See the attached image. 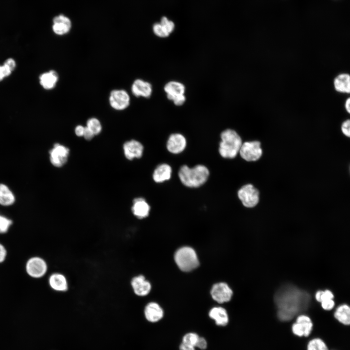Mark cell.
Wrapping results in <instances>:
<instances>
[{"instance_id": "cell-1", "label": "cell", "mask_w": 350, "mask_h": 350, "mask_svg": "<svg viewBox=\"0 0 350 350\" xmlns=\"http://www.w3.org/2000/svg\"><path fill=\"white\" fill-rule=\"evenodd\" d=\"M310 300V296L306 291L290 285L281 287L274 297L279 318L283 321L292 319L307 309Z\"/></svg>"}, {"instance_id": "cell-2", "label": "cell", "mask_w": 350, "mask_h": 350, "mask_svg": "<svg viewBox=\"0 0 350 350\" xmlns=\"http://www.w3.org/2000/svg\"><path fill=\"white\" fill-rule=\"evenodd\" d=\"M209 176L208 169L203 165H197L192 168L183 165L178 171V177L181 183L190 188H196L202 185L206 182Z\"/></svg>"}, {"instance_id": "cell-3", "label": "cell", "mask_w": 350, "mask_h": 350, "mask_svg": "<svg viewBox=\"0 0 350 350\" xmlns=\"http://www.w3.org/2000/svg\"><path fill=\"white\" fill-rule=\"evenodd\" d=\"M219 152L225 158H233L239 153L242 141L240 136L234 130L227 129L221 134Z\"/></svg>"}, {"instance_id": "cell-4", "label": "cell", "mask_w": 350, "mask_h": 350, "mask_svg": "<svg viewBox=\"0 0 350 350\" xmlns=\"http://www.w3.org/2000/svg\"><path fill=\"white\" fill-rule=\"evenodd\" d=\"M175 260L179 268L184 272L191 271L199 265L195 251L189 246L178 249L175 253Z\"/></svg>"}, {"instance_id": "cell-5", "label": "cell", "mask_w": 350, "mask_h": 350, "mask_svg": "<svg viewBox=\"0 0 350 350\" xmlns=\"http://www.w3.org/2000/svg\"><path fill=\"white\" fill-rule=\"evenodd\" d=\"M164 90L167 98L176 105H181L186 101L184 95L185 87L181 82L176 81L168 82L164 86Z\"/></svg>"}, {"instance_id": "cell-6", "label": "cell", "mask_w": 350, "mask_h": 350, "mask_svg": "<svg viewBox=\"0 0 350 350\" xmlns=\"http://www.w3.org/2000/svg\"><path fill=\"white\" fill-rule=\"evenodd\" d=\"M25 270L31 277L39 279L43 277L47 272L48 265L46 261L40 257L30 258L26 262Z\"/></svg>"}, {"instance_id": "cell-7", "label": "cell", "mask_w": 350, "mask_h": 350, "mask_svg": "<svg viewBox=\"0 0 350 350\" xmlns=\"http://www.w3.org/2000/svg\"><path fill=\"white\" fill-rule=\"evenodd\" d=\"M238 196L243 205L247 208L256 206L259 201V192L252 184L243 186L238 192Z\"/></svg>"}, {"instance_id": "cell-8", "label": "cell", "mask_w": 350, "mask_h": 350, "mask_svg": "<svg viewBox=\"0 0 350 350\" xmlns=\"http://www.w3.org/2000/svg\"><path fill=\"white\" fill-rule=\"evenodd\" d=\"M241 157L247 161H255L262 155L261 143L258 141H246L242 143L239 150Z\"/></svg>"}, {"instance_id": "cell-9", "label": "cell", "mask_w": 350, "mask_h": 350, "mask_svg": "<svg viewBox=\"0 0 350 350\" xmlns=\"http://www.w3.org/2000/svg\"><path fill=\"white\" fill-rule=\"evenodd\" d=\"M130 284L134 295L139 297L147 296L152 289L151 283L142 274L133 276L130 280Z\"/></svg>"}, {"instance_id": "cell-10", "label": "cell", "mask_w": 350, "mask_h": 350, "mask_svg": "<svg viewBox=\"0 0 350 350\" xmlns=\"http://www.w3.org/2000/svg\"><path fill=\"white\" fill-rule=\"evenodd\" d=\"M130 96L123 89H114L111 91L109 102L110 106L117 110L126 109L130 104Z\"/></svg>"}, {"instance_id": "cell-11", "label": "cell", "mask_w": 350, "mask_h": 350, "mask_svg": "<svg viewBox=\"0 0 350 350\" xmlns=\"http://www.w3.org/2000/svg\"><path fill=\"white\" fill-rule=\"evenodd\" d=\"M70 150L59 143H55L49 152L51 163L56 167H61L67 162Z\"/></svg>"}, {"instance_id": "cell-12", "label": "cell", "mask_w": 350, "mask_h": 350, "mask_svg": "<svg viewBox=\"0 0 350 350\" xmlns=\"http://www.w3.org/2000/svg\"><path fill=\"white\" fill-rule=\"evenodd\" d=\"M210 294L214 300L220 303L229 301L233 292L228 285L225 282H219L212 286Z\"/></svg>"}, {"instance_id": "cell-13", "label": "cell", "mask_w": 350, "mask_h": 350, "mask_svg": "<svg viewBox=\"0 0 350 350\" xmlns=\"http://www.w3.org/2000/svg\"><path fill=\"white\" fill-rule=\"evenodd\" d=\"M50 287L58 292H66L69 288V282L67 277L61 273H53L48 280Z\"/></svg>"}, {"instance_id": "cell-14", "label": "cell", "mask_w": 350, "mask_h": 350, "mask_svg": "<svg viewBox=\"0 0 350 350\" xmlns=\"http://www.w3.org/2000/svg\"><path fill=\"white\" fill-rule=\"evenodd\" d=\"M186 146V140L184 136L179 133L171 134L167 140V148L173 154H178L182 152Z\"/></svg>"}, {"instance_id": "cell-15", "label": "cell", "mask_w": 350, "mask_h": 350, "mask_svg": "<svg viewBox=\"0 0 350 350\" xmlns=\"http://www.w3.org/2000/svg\"><path fill=\"white\" fill-rule=\"evenodd\" d=\"M123 149L125 157L129 160L141 158L143 151V145L139 141L134 140L125 142Z\"/></svg>"}, {"instance_id": "cell-16", "label": "cell", "mask_w": 350, "mask_h": 350, "mask_svg": "<svg viewBox=\"0 0 350 350\" xmlns=\"http://www.w3.org/2000/svg\"><path fill=\"white\" fill-rule=\"evenodd\" d=\"M152 86L147 81L142 79H137L132 84L131 91L136 97H142L149 98L152 93Z\"/></svg>"}, {"instance_id": "cell-17", "label": "cell", "mask_w": 350, "mask_h": 350, "mask_svg": "<svg viewBox=\"0 0 350 350\" xmlns=\"http://www.w3.org/2000/svg\"><path fill=\"white\" fill-rule=\"evenodd\" d=\"M163 311L160 305L156 302L148 303L144 309V315L147 321L157 322L163 316Z\"/></svg>"}, {"instance_id": "cell-18", "label": "cell", "mask_w": 350, "mask_h": 350, "mask_svg": "<svg viewBox=\"0 0 350 350\" xmlns=\"http://www.w3.org/2000/svg\"><path fill=\"white\" fill-rule=\"evenodd\" d=\"M71 23L67 17L60 15L55 17L53 20L52 30L57 35H64L70 30Z\"/></svg>"}, {"instance_id": "cell-19", "label": "cell", "mask_w": 350, "mask_h": 350, "mask_svg": "<svg viewBox=\"0 0 350 350\" xmlns=\"http://www.w3.org/2000/svg\"><path fill=\"white\" fill-rule=\"evenodd\" d=\"M150 207L143 198H135L133 202L132 211L134 215L139 219L148 216Z\"/></svg>"}, {"instance_id": "cell-20", "label": "cell", "mask_w": 350, "mask_h": 350, "mask_svg": "<svg viewBox=\"0 0 350 350\" xmlns=\"http://www.w3.org/2000/svg\"><path fill=\"white\" fill-rule=\"evenodd\" d=\"M58 80V75L53 70L44 72L39 76V83L41 86L45 89H53L56 85Z\"/></svg>"}, {"instance_id": "cell-21", "label": "cell", "mask_w": 350, "mask_h": 350, "mask_svg": "<svg viewBox=\"0 0 350 350\" xmlns=\"http://www.w3.org/2000/svg\"><path fill=\"white\" fill-rule=\"evenodd\" d=\"M172 168L167 164L159 165L154 170L153 178L157 183H160L169 180L171 176Z\"/></svg>"}, {"instance_id": "cell-22", "label": "cell", "mask_w": 350, "mask_h": 350, "mask_svg": "<svg viewBox=\"0 0 350 350\" xmlns=\"http://www.w3.org/2000/svg\"><path fill=\"white\" fill-rule=\"evenodd\" d=\"M210 317L215 320L216 325L225 326L228 322V317L226 310L220 307H214L209 312Z\"/></svg>"}, {"instance_id": "cell-23", "label": "cell", "mask_w": 350, "mask_h": 350, "mask_svg": "<svg viewBox=\"0 0 350 350\" xmlns=\"http://www.w3.org/2000/svg\"><path fill=\"white\" fill-rule=\"evenodd\" d=\"M335 90L341 93H349L350 92V76L347 73H341L334 80Z\"/></svg>"}, {"instance_id": "cell-24", "label": "cell", "mask_w": 350, "mask_h": 350, "mask_svg": "<svg viewBox=\"0 0 350 350\" xmlns=\"http://www.w3.org/2000/svg\"><path fill=\"white\" fill-rule=\"evenodd\" d=\"M15 202V196L9 187L2 183L0 184V205L9 206Z\"/></svg>"}, {"instance_id": "cell-25", "label": "cell", "mask_w": 350, "mask_h": 350, "mask_svg": "<svg viewBox=\"0 0 350 350\" xmlns=\"http://www.w3.org/2000/svg\"><path fill=\"white\" fill-rule=\"evenodd\" d=\"M335 318L340 323L348 325L350 323V308L346 304L339 306L334 313Z\"/></svg>"}, {"instance_id": "cell-26", "label": "cell", "mask_w": 350, "mask_h": 350, "mask_svg": "<svg viewBox=\"0 0 350 350\" xmlns=\"http://www.w3.org/2000/svg\"><path fill=\"white\" fill-rule=\"evenodd\" d=\"M304 332V336H308L311 333L313 323L309 317L305 315H299L296 320Z\"/></svg>"}, {"instance_id": "cell-27", "label": "cell", "mask_w": 350, "mask_h": 350, "mask_svg": "<svg viewBox=\"0 0 350 350\" xmlns=\"http://www.w3.org/2000/svg\"><path fill=\"white\" fill-rule=\"evenodd\" d=\"M86 127L91 131L94 135L99 134L102 131L101 123L96 118L89 119L87 122Z\"/></svg>"}, {"instance_id": "cell-28", "label": "cell", "mask_w": 350, "mask_h": 350, "mask_svg": "<svg viewBox=\"0 0 350 350\" xmlns=\"http://www.w3.org/2000/svg\"><path fill=\"white\" fill-rule=\"evenodd\" d=\"M307 350H328V349L322 340L314 338L309 342Z\"/></svg>"}, {"instance_id": "cell-29", "label": "cell", "mask_w": 350, "mask_h": 350, "mask_svg": "<svg viewBox=\"0 0 350 350\" xmlns=\"http://www.w3.org/2000/svg\"><path fill=\"white\" fill-rule=\"evenodd\" d=\"M12 223V220L0 214V234L7 232Z\"/></svg>"}, {"instance_id": "cell-30", "label": "cell", "mask_w": 350, "mask_h": 350, "mask_svg": "<svg viewBox=\"0 0 350 350\" xmlns=\"http://www.w3.org/2000/svg\"><path fill=\"white\" fill-rule=\"evenodd\" d=\"M315 297L316 300L320 302L325 300L332 299L334 298L332 293L328 290L317 291Z\"/></svg>"}, {"instance_id": "cell-31", "label": "cell", "mask_w": 350, "mask_h": 350, "mask_svg": "<svg viewBox=\"0 0 350 350\" xmlns=\"http://www.w3.org/2000/svg\"><path fill=\"white\" fill-rule=\"evenodd\" d=\"M199 338V336L195 333H188L183 336L182 342L195 347Z\"/></svg>"}, {"instance_id": "cell-32", "label": "cell", "mask_w": 350, "mask_h": 350, "mask_svg": "<svg viewBox=\"0 0 350 350\" xmlns=\"http://www.w3.org/2000/svg\"><path fill=\"white\" fill-rule=\"evenodd\" d=\"M160 24L169 35L173 31L175 28L173 22L169 20L165 17L161 18Z\"/></svg>"}, {"instance_id": "cell-33", "label": "cell", "mask_w": 350, "mask_h": 350, "mask_svg": "<svg viewBox=\"0 0 350 350\" xmlns=\"http://www.w3.org/2000/svg\"><path fill=\"white\" fill-rule=\"evenodd\" d=\"M155 34L160 37H166L169 34L164 30L160 23H156L153 26Z\"/></svg>"}, {"instance_id": "cell-34", "label": "cell", "mask_w": 350, "mask_h": 350, "mask_svg": "<svg viewBox=\"0 0 350 350\" xmlns=\"http://www.w3.org/2000/svg\"><path fill=\"white\" fill-rule=\"evenodd\" d=\"M341 130L343 133L347 137L350 136V121L347 120L344 121L341 126Z\"/></svg>"}, {"instance_id": "cell-35", "label": "cell", "mask_w": 350, "mask_h": 350, "mask_svg": "<svg viewBox=\"0 0 350 350\" xmlns=\"http://www.w3.org/2000/svg\"><path fill=\"white\" fill-rule=\"evenodd\" d=\"M321 303L323 309L327 311L332 310L334 306V301L333 299L324 300Z\"/></svg>"}, {"instance_id": "cell-36", "label": "cell", "mask_w": 350, "mask_h": 350, "mask_svg": "<svg viewBox=\"0 0 350 350\" xmlns=\"http://www.w3.org/2000/svg\"><path fill=\"white\" fill-rule=\"evenodd\" d=\"M292 329L293 332L295 335L298 336H304V332L301 327L297 322H295L293 324Z\"/></svg>"}, {"instance_id": "cell-37", "label": "cell", "mask_w": 350, "mask_h": 350, "mask_svg": "<svg viewBox=\"0 0 350 350\" xmlns=\"http://www.w3.org/2000/svg\"><path fill=\"white\" fill-rule=\"evenodd\" d=\"M3 65L12 72L16 68V63L13 58H10L5 60Z\"/></svg>"}, {"instance_id": "cell-38", "label": "cell", "mask_w": 350, "mask_h": 350, "mask_svg": "<svg viewBox=\"0 0 350 350\" xmlns=\"http://www.w3.org/2000/svg\"><path fill=\"white\" fill-rule=\"evenodd\" d=\"M11 73L12 72L3 65L0 66V81H2L5 77L9 76Z\"/></svg>"}, {"instance_id": "cell-39", "label": "cell", "mask_w": 350, "mask_h": 350, "mask_svg": "<svg viewBox=\"0 0 350 350\" xmlns=\"http://www.w3.org/2000/svg\"><path fill=\"white\" fill-rule=\"evenodd\" d=\"M7 250L4 246L0 243V263L3 262L7 257Z\"/></svg>"}, {"instance_id": "cell-40", "label": "cell", "mask_w": 350, "mask_h": 350, "mask_svg": "<svg viewBox=\"0 0 350 350\" xmlns=\"http://www.w3.org/2000/svg\"><path fill=\"white\" fill-rule=\"evenodd\" d=\"M207 346V343L205 338L203 337H200L195 347L199 348L201 350H205L206 349Z\"/></svg>"}, {"instance_id": "cell-41", "label": "cell", "mask_w": 350, "mask_h": 350, "mask_svg": "<svg viewBox=\"0 0 350 350\" xmlns=\"http://www.w3.org/2000/svg\"><path fill=\"white\" fill-rule=\"evenodd\" d=\"M94 134L86 126L85 127V130L83 137L88 140H91L94 136Z\"/></svg>"}, {"instance_id": "cell-42", "label": "cell", "mask_w": 350, "mask_h": 350, "mask_svg": "<svg viewBox=\"0 0 350 350\" xmlns=\"http://www.w3.org/2000/svg\"><path fill=\"white\" fill-rule=\"evenodd\" d=\"M85 127L82 125H78L75 128V133L78 137H82L83 136Z\"/></svg>"}, {"instance_id": "cell-43", "label": "cell", "mask_w": 350, "mask_h": 350, "mask_svg": "<svg viewBox=\"0 0 350 350\" xmlns=\"http://www.w3.org/2000/svg\"><path fill=\"white\" fill-rule=\"evenodd\" d=\"M180 350H195L194 347L184 343H182L179 346Z\"/></svg>"}, {"instance_id": "cell-44", "label": "cell", "mask_w": 350, "mask_h": 350, "mask_svg": "<svg viewBox=\"0 0 350 350\" xmlns=\"http://www.w3.org/2000/svg\"><path fill=\"white\" fill-rule=\"evenodd\" d=\"M345 107L348 113L350 112V99L348 98L345 102Z\"/></svg>"}]
</instances>
